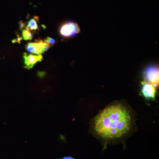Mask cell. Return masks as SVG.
I'll return each instance as SVG.
<instances>
[{"label":"cell","mask_w":159,"mask_h":159,"mask_svg":"<svg viewBox=\"0 0 159 159\" xmlns=\"http://www.w3.org/2000/svg\"><path fill=\"white\" fill-rule=\"evenodd\" d=\"M44 41L50 46V48L52 47V46H54L55 43H56L55 40L49 37H47Z\"/></svg>","instance_id":"obj_9"},{"label":"cell","mask_w":159,"mask_h":159,"mask_svg":"<svg viewBox=\"0 0 159 159\" xmlns=\"http://www.w3.org/2000/svg\"><path fill=\"white\" fill-rule=\"evenodd\" d=\"M142 93L143 97L148 99H154L156 97V89L152 84L146 82H142Z\"/></svg>","instance_id":"obj_6"},{"label":"cell","mask_w":159,"mask_h":159,"mask_svg":"<svg viewBox=\"0 0 159 159\" xmlns=\"http://www.w3.org/2000/svg\"><path fill=\"white\" fill-rule=\"evenodd\" d=\"M39 20V18L35 16L34 18L31 19L29 21L25 29L30 31H35L39 29L37 24V21Z\"/></svg>","instance_id":"obj_7"},{"label":"cell","mask_w":159,"mask_h":159,"mask_svg":"<svg viewBox=\"0 0 159 159\" xmlns=\"http://www.w3.org/2000/svg\"><path fill=\"white\" fill-rule=\"evenodd\" d=\"M133 116L124 104L116 102L106 107L94 118V132L106 141L121 139L132 127Z\"/></svg>","instance_id":"obj_1"},{"label":"cell","mask_w":159,"mask_h":159,"mask_svg":"<svg viewBox=\"0 0 159 159\" xmlns=\"http://www.w3.org/2000/svg\"><path fill=\"white\" fill-rule=\"evenodd\" d=\"M24 64L25 68L30 70L33 68L34 66L38 62L43 60V57L42 54L34 55L33 54H28L24 53L23 54Z\"/></svg>","instance_id":"obj_5"},{"label":"cell","mask_w":159,"mask_h":159,"mask_svg":"<svg viewBox=\"0 0 159 159\" xmlns=\"http://www.w3.org/2000/svg\"><path fill=\"white\" fill-rule=\"evenodd\" d=\"M159 68L157 66H150L146 68L143 73L145 82L157 87L159 85Z\"/></svg>","instance_id":"obj_3"},{"label":"cell","mask_w":159,"mask_h":159,"mask_svg":"<svg viewBox=\"0 0 159 159\" xmlns=\"http://www.w3.org/2000/svg\"><path fill=\"white\" fill-rule=\"evenodd\" d=\"M61 159H75L74 158L72 157H64L63 158Z\"/></svg>","instance_id":"obj_10"},{"label":"cell","mask_w":159,"mask_h":159,"mask_svg":"<svg viewBox=\"0 0 159 159\" xmlns=\"http://www.w3.org/2000/svg\"><path fill=\"white\" fill-rule=\"evenodd\" d=\"M50 46L43 40L37 39L34 42L28 43L25 48L28 52L37 55L43 54L50 48Z\"/></svg>","instance_id":"obj_4"},{"label":"cell","mask_w":159,"mask_h":159,"mask_svg":"<svg viewBox=\"0 0 159 159\" xmlns=\"http://www.w3.org/2000/svg\"><path fill=\"white\" fill-rule=\"evenodd\" d=\"M80 29L78 24L73 22L65 23L59 29V33L61 36L65 38H70L80 32Z\"/></svg>","instance_id":"obj_2"},{"label":"cell","mask_w":159,"mask_h":159,"mask_svg":"<svg viewBox=\"0 0 159 159\" xmlns=\"http://www.w3.org/2000/svg\"><path fill=\"white\" fill-rule=\"evenodd\" d=\"M22 36L23 39L25 40H31L33 39V34L31 31L26 29H24L22 31Z\"/></svg>","instance_id":"obj_8"}]
</instances>
